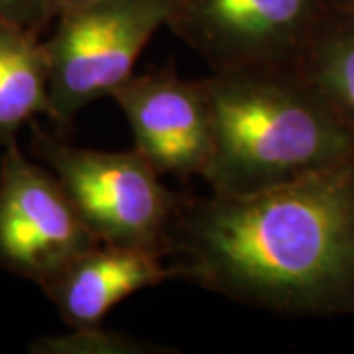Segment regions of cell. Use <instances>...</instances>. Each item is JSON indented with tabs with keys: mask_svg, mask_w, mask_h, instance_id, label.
<instances>
[{
	"mask_svg": "<svg viewBox=\"0 0 354 354\" xmlns=\"http://www.w3.org/2000/svg\"><path fill=\"white\" fill-rule=\"evenodd\" d=\"M176 279L290 317L354 315V160L252 195H181Z\"/></svg>",
	"mask_w": 354,
	"mask_h": 354,
	"instance_id": "6da1fadb",
	"label": "cell"
},
{
	"mask_svg": "<svg viewBox=\"0 0 354 354\" xmlns=\"http://www.w3.org/2000/svg\"><path fill=\"white\" fill-rule=\"evenodd\" d=\"M211 193L252 195L354 160V134L297 69L211 73Z\"/></svg>",
	"mask_w": 354,
	"mask_h": 354,
	"instance_id": "7a4b0ae2",
	"label": "cell"
},
{
	"mask_svg": "<svg viewBox=\"0 0 354 354\" xmlns=\"http://www.w3.org/2000/svg\"><path fill=\"white\" fill-rule=\"evenodd\" d=\"M32 150L62 183L88 230L101 242L164 252L181 195L138 152L71 146L32 120Z\"/></svg>",
	"mask_w": 354,
	"mask_h": 354,
	"instance_id": "3957f363",
	"label": "cell"
},
{
	"mask_svg": "<svg viewBox=\"0 0 354 354\" xmlns=\"http://www.w3.org/2000/svg\"><path fill=\"white\" fill-rule=\"evenodd\" d=\"M167 0H99L59 14L44 41L51 120L71 127L87 104L127 83L148 41L167 26Z\"/></svg>",
	"mask_w": 354,
	"mask_h": 354,
	"instance_id": "277c9868",
	"label": "cell"
},
{
	"mask_svg": "<svg viewBox=\"0 0 354 354\" xmlns=\"http://www.w3.org/2000/svg\"><path fill=\"white\" fill-rule=\"evenodd\" d=\"M167 10L213 73L297 69L329 14L325 0H167Z\"/></svg>",
	"mask_w": 354,
	"mask_h": 354,
	"instance_id": "5b68a950",
	"label": "cell"
},
{
	"mask_svg": "<svg viewBox=\"0 0 354 354\" xmlns=\"http://www.w3.org/2000/svg\"><path fill=\"white\" fill-rule=\"evenodd\" d=\"M99 239L57 177L32 162L16 140L0 158V270L46 286Z\"/></svg>",
	"mask_w": 354,
	"mask_h": 354,
	"instance_id": "8992f818",
	"label": "cell"
},
{
	"mask_svg": "<svg viewBox=\"0 0 354 354\" xmlns=\"http://www.w3.org/2000/svg\"><path fill=\"white\" fill-rule=\"evenodd\" d=\"M111 97L127 116L134 150L160 176H203L213 152V113L203 79L148 71L130 77Z\"/></svg>",
	"mask_w": 354,
	"mask_h": 354,
	"instance_id": "52a82bcc",
	"label": "cell"
},
{
	"mask_svg": "<svg viewBox=\"0 0 354 354\" xmlns=\"http://www.w3.org/2000/svg\"><path fill=\"white\" fill-rule=\"evenodd\" d=\"M176 279L162 250L99 242L75 256L41 291L67 329L102 325L113 307L136 291Z\"/></svg>",
	"mask_w": 354,
	"mask_h": 354,
	"instance_id": "ba28073f",
	"label": "cell"
},
{
	"mask_svg": "<svg viewBox=\"0 0 354 354\" xmlns=\"http://www.w3.org/2000/svg\"><path fill=\"white\" fill-rule=\"evenodd\" d=\"M50 113L44 41L24 26L0 18V146H8L20 128Z\"/></svg>",
	"mask_w": 354,
	"mask_h": 354,
	"instance_id": "9c48e42d",
	"label": "cell"
},
{
	"mask_svg": "<svg viewBox=\"0 0 354 354\" xmlns=\"http://www.w3.org/2000/svg\"><path fill=\"white\" fill-rule=\"evenodd\" d=\"M297 71L354 134V14L329 10Z\"/></svg>",
	"mask_w": 354,
	"mask_h": 354,
	"instance_id": "30bf717a",
	"label": "cell"
},
{
	"mask_svg": "<svg viewBox=\"0 0 354 354\" xmlns=\"http://www.w3.org/2000/svg\"><path fill=\"white\" fill-rule=\"evenodd\" d=\"M32 354H160L174 353L160 344L142 341L128 333L102 325L75 327L62 335H48L30 344Z\"/></svg>",
	"mask_w": 354,
	"mask_h": 354,
	"instance_id": "8fae6325",
	"label": "cell"
},
{
	"mask_svg": "<svg viewBox=\"0 0 354 354\" xmlns=\"http://www.w3.org/2000/svg\"><path fill=\"white\" fill-rule=\"evenodd\" d=\"M0 18L24 26L39 36L55 14L51 0H0Z\"/></svg>",
	"mask_w": 354,
	"mask_h": 354,
	"instance_id": "7c38bea8",
	"label": "cell"
},
{
	"mask_svg": "<svg viewBox=\"0 0 354 354\" xmlns=\"http://www.w3.org/2000/svg\"><path fill=\"white\" fill-rule=\"evenodd\" d=\"M93 2H99V0H51V6H53L55 18H57L59 14L75 10V8H81V6H87V4H93Z\"/></svg>",
	"mask_w": 354,
	"mask_h": 354,
	"instance_id": "4fadbf2b",
	"label": "cell"
},
{
	"mask_svg": "<svg viewBox=\"0 0 354 354\" xmlns=\"http://www.w3.org/2000/svg\"><path fill=\"white\" fill-rule=\"evenodd\" d=\"M325 4L333 12L354 14V0H325Z\"/></svg>",
	"mask_w": 354,
	"mask_h": 354,
	"instance_id": "5bb4252c",
	"label": "cell"
}]
</instances>
